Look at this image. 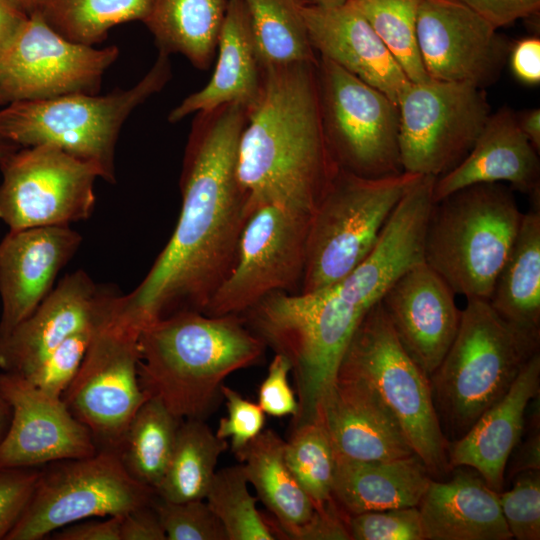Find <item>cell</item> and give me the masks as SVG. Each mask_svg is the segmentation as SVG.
Wrapping results in <instances>:
<instances>
[{
  "mask_svg": "<svg viewBox=\"0 0 540 540\" xmlns=\"http://www.w3.org/2000/svg\"><path fill=\"white\" fill-rule=\"evenodd\" d=\"M138 337L100 323L62 400L94 440L117 450L148 396L138 378Z\"/></svg>",
  "mask_w": 540,
  "mask_h": 540,
  "instance_id": "16",
  "label": "cell"
},
{
  "mask_svg": "<svg viewBox=\"0 0 540 540\" xmlns=\"http://www.w3.org/2000/svg\"><path fill=\"white\" fill-rule=\"evenodd\" d=\"M539 442V432H537L524 444L515 464L516 474L525 470H539Z\"/></svg>",
  "mask_w": 540,
  "mask_h": 540,
  "instance_id": "52",
  "label": "cell"
},
{
  "mask_svg": "<svg viewBox=\"0 0 540 540\" xmlns=\"http://www.w3.org/2000/svg\"><path fill=\"white\" fill-rule=\"evenodd\" d=\"M137 345L142 390L180 420H204L222 397L224 380L258 363L266 348L240 315L195 310L151 323Z\"/></svg>",
  "mask_w": 540,
  "mask_h": 540,
  "instance_id": "3",
  "label": "cell"
},
{
  "mask_svg": "<svg viewBox=\"0 0 540 540\" xmlns=\"http://www.w3.org/2000/svg\"><path fill=\"white\" fill-rule=\"evenodd\" d=\"M301 12L317 56L377 88L398 105L411 82L350 0L333 8L302 5Z\"/></svg>",
  "mask_w": 540,
  "mask_h": 540,
  "instance_id": "23",
  "label": "cell"
},
{
  "mask_svg": "<svg viewBox=\"0 0 540 540\" xmlns=\"http://www.w3.org/2000/svg\"><path fill=\"white\" fill-rule=\"evenodd\" d=\"M284 450L285 441L272 429H263L235 457L268 509V514H262L264 520L298 527L312 518L315 507L290 471Z\"/></svg>",
  "mask_w": 540,
  "mask_h": 540,
  "instance_id": "30",
  "label": "cell"
},
{
  "mask_svg": "<svg viewBox=\"0 0 540 540\" xmlns=\"http://www.w3.org/2000/svg\"><path fill=\"white\" fill-rule=\"evenodd\" d=\"M499 504L508 529L518 540L540 539L539 470L517 473L513 487L498 493Z\"/></svg>",
  "mask_w": 540,
  "mask_h": 540,
  "instance_id": "41",
  "label": "cell"
},
{
  "mask_svg": "<svg viewBox=\"0 0 540 540\" xmlns=\"http://www.w3.org/2000/svg\"><path fill=\"white\" fill-rule=\"evenodd\" d=\"M6 540H39L72 523L116 516L152 504L155 491L125 468L118 452L51 463Z\"/></svg>",
  "mask_w": 540,
  "mask_h": 540,
  "instance_id": "10",
  "label": "cell"
},
{
  "mask_svg": "<svg viewBox=\"0 0 540 540\" xmlns=\"http://www.w3.org/2000/svg\"><path fill=\"white\" fill-rule=\"evenodd\" d=\"M227 447V440L217 437L204 420H182L169 464L155 493L169 502L205 499L218 459Z\"/></svg>",
  "mask_w": 540,
  "mask_h": 540,
  "instance_id": "32",
  "label": "cell"
},
{
  "mask_svg": "<svg viewBox=\"0 0 540 540\" xmlns=\"http://www.w3.org/2000/svg\"><path fill=\"white\" fill-rule=\"evenodd\" d=\"M284 456L316 510H325L335 502L332 496L335 455L320 418L293 427L289 440L285 441Z\"/></svg>",
  "mask_w": 540,
  "mask_h": 540,
  "instance_id": "36",
  "label": "cell"
},
{
  "mask_svg": "<svg viewBox=\"0 0 540 540\" xmlns=\"http://www.w3.org/2000/svg\"><path fill=\"white\" fill-rule=\"evenodd\" d=\"M311 215L262 204L248 215L228 276L202 313L242 315L264 297L301 285Z\"/></svg>",
  "mask_w": 540,
  "mask_h": 540,
  "instance_id": "13",
  "label": "cell"
},
{
  "mask_svg": "<svg viewBox=\"0 0 540 540\" xmlns=\"http://www.w3.org/2000/svg\"><path fill=\"white\" fill-rule=\"evenodd\" d=\"M181 422L161 401L148 397L116 450L131 476L154 491L169 464Z\"/></svg>",
  "mask_w": 540,
  "mask_h": 540,
  "instance_id": "33",
  "label": "cell"
},
{
  "mask_svg": "<svg viewBox=\"0 0 540 540\" xmlns=\"http://www.w3.org/2000/svg\"><path fill=\"white\" fill-rule=\"evenodd\" d=\"M246 108L229 103L197 112L184 153L181 210L150 270L118 294L107 323L135 335L182 310L203 312L235 261L249 215L237 160Z\"/></svg>",
  "mask_w": 540,
  "mask_h": 540,
  "instance_id": "1",
  "label": "cell"
},
{
  "mask_svg": "<svg viewBox=\"0 0 540 540\" xmlns=\"http://www.w3.org/2000/svg\"><path fill=\"white\" fill-rule=\"evenodd\" d=\"M431 479L416 454L390 460L335 456L332 496L347 515L415 507Z\"/></svg>",
  "mask_w": 540,
  "mask_h": 540,
  "instance_id": "28",
  "label": "cell"
},
{
  "mask_svg": "<svg viewBox=\"0 0 540 540\" xmlns=\"http://www.w3.org/2000/svg\"><path fill=\"white\" fill-rule=\"evenodd\" d=\"M229 0H153L144 21L160 52L179 53L200 70L209 68Z\"/></svg>",
  "mask_w": 540,
  "mask_h": 540,
  "instance_id": "31",
  "label": "cell"
},
{
  "mask_svg": "<svg viewBox=\"0 0 540 540\" xmlns=\"http://www.w3.org/2000/svg\"><path fill=\"white\" fill-rule=\"evenodd\" d=\"M11 420V409L0 395V444L5 437Z\"/></svg>",
  "mask_w": 540,
  "mask_h": 540,
  "instance_id": "53",
  "label": "cell"
},
{
  "mask_svg": "<svg viewBox=\"0 0 540 540\" xmlns=\"http://www.w3.org/2000/svg\"><path fill=\"white\" fill-rule=\"evenodd\" d=\"M263 67L317 62L299 0H242Z\"/></svg>",
  "mask_w": 540,
  "mask_h": 540,
  "instance_id": "34",
  "label": "cell"
},
{
  "mask_svg": "<svg viewBox=\"0 0 540 540\" xmlns=\"http://www.w3.org/2000/svg\"><path fill=\"white\" fill-rule=\"evenodd\" d=\"M316 73L323 130L339 168L365 178L404 172L398 105L325 57Z\"/></svg>",
  "mask_w": 540,
  "mask_h": 540,
  "instance_id": "11",
  "label": "cell"
},
{
  "mask_svg": "<svg viewBox=\"0 0 540 540\" xmlns=\"http://www.w3.org/2000/svg\"><path fill=\"white\" fill-rule=\"evenodd\" d=\"M17 148L19 147L14 144L0 140V161L4 159L7 155H9L11 152L15 151Z\"/></svg>",
  "mask_w": 540,
  "mask_h": 540,
  "instance_id": "56",
  "label": "cell"
},
{
  "mask_svg": "<svg viewBox=\"0 0 540 540\" xmlns=\"http://www.w3.org/2000/svg\"><path fill=\"white\" fill-rule=\"evenodd\" d=\"M247 484L241 463L223 468L216 471L204 500L222 523L228 540H274Z\"/></svg>",
  "mask_w": 540,
  "mask_h": 540,
  "instance_id": "38",
  "label": "cell"
},
{
  "mask_svg": "<svg viewBox=\"0 0 540 540\" xmlns=\"http://www.w3.org/2000/svg\"><path fill=\"white\" fill-rule=\"evenodd\" d=\"M335 456L390 460L415 454L395 415L366 379L338 371L319 407Z\"/></svg>",
  "mask_w": 540,
  "mask_h": 540,
  "instance_id": "22",
  "label": "cell"
},
{
  "mask_svg": "<svg viewBox=\"0 0 540 540\" xmlns=\"http://www.w3.org/2000/svg\"><path fill=\"white\" fill-rule=\"evenodd\" d=\"M540 389V352L524 366L507 393L486 410L459 439L448 444L450 468H473L497 493L524 427L525 412Z\"/></svg>",
  "mask_w": 540,
  "mask_h": 540,
  "instance_id": "25",
  "label": "cell"
},
{
  "mask_svg": "<svg viewBox=\"0 0 540 540\" xmlns=\"http://www.w3.org/2000/svg\"><path fill=\"white\" fill-rule=\"evenodd\" d=\"M364 315L330 288L311 293L275 292L240 315L265 346L290 363L299 406L293 427L317 418Z\"/></svg>",
  "mask_w": 540,
  "mask_h": 540,
  "instance_id": "6",
  "label": "cell"
},
{
  "mask_svg": "<svg viewBox=\"0 0 540 540\" xmlns=\"http://www.w3.org/2000/svg\"><path fill=\"white\" fill-rule=\"evenodd\" d=\"M492 27L511 24L520 18H526L538 13L540 0H458Z\"/></svg>",
  "mask_w": 540,
  "mask_h": 540,
  "instance_id": "46",
  "label": "cell"
},
{
  "mask_svg": "<svg viewBox=\"0 0 540 540\" xmlns=\"http://www.w3.org/2000/svg\"><path fill=\"white\" fill-rule=\"evenodd\" d=\"M97 326L85 328L68 337L36 368L22 377L44 393L62 398L80 368Z\"/></svg>",
  "mask_w": 540,
  "mask_h": 540,
  "instance_id": "39",
  "label": "cell"
},
{
  "mask_svg": "<svg viewBox=\"0 0 540 540\" xmlns=\"http://www.w3.org/2000/svg\"><path fill=\"white\" fill-rule=\"evenodd\" d=\"M539 348L540 332L508 322L486 300H467L456 337L429 376L433 405L448 442L462 437L507 393Z\"/></svg>",
  "mask_w": 540,
  "mask_h": 540,
  "instance_id": "4",
  "label": "cell"
},
{
  "mask_svg": "<svg viewBox=\"0 0 540 540\" xmlns=\"http://www.w3.org/2000/svg\"><path fill=\"white\" fill-rule=\"evenodd\" d=\"M418 509L425 540L513 538L498 493L480 475L459 472L447 481L431 479Z\"/></svg>",
  "mask_w": 540,
  "mask_h": 540,
  "instance_id": "26",
  "label": "cell"
},
{
  "mask_svg": "<svg viewBox=\"0 0 540 540\" xmlns=\"http://www.w3.org/2000/svg\"><path fill=\"white\" fill-rule=\"evenodd\" d=\"M398 108L403 171L436 178L466 157L491 114L483 88L433 79L411 82Z\"/></svg>",
  "mask_w": 540,
  "mask_h": 540,
  "instance_id": "12",
  "label": "cell"
},
{
  "mask_svg": "<svg viewBox=\"0 0 540 540\" xmlns=\"http://www.w3.org/2000/svg\"><path fill=\"white\" fill-rule=\"evenodd\" d=\"M338 371L371 383L431 476L443 477L451 470L449 442L433 405L429 377L400 344L380 302L360 321Z\"/></svg>",
  "mask_w": 540,
  "mask_h": 540,
  "instance_id": "9",
  "label": "cell"
},
{
  "mask_svg": "<svg viewBox=\"0 0 540 540\" xmlns=\"http://www.w3.org/2000/svg\"><path fill=\"white\" fill-rule=\"evenodd\" d=\"M115 288L95 283L84 271L65 275L36 309L0 339V369L25 376L68 337L107 317Z\"/></svg>",
  "mask_w": 540,
  "mask_h": 540,
  "instance_id": "19",
  "label": "cell"
},
{
  "mask_svg": "<svg viewBox=\"0 0 540 540\" xmlns=\"http://www.w3.org/2000/svg\"><path fill=\"white\" fill-rule=\"evenodd\" d=\"M290 372L288 360L275 354L258 391L257 403L265 414L273 417L297 416L299 406L288 381Z\"/></svg>",
  "mask_w": 540,
  "mask_h": 540,
  "instance_id": "45",
  "label": "cell"
},
{
  "mask_svg": "<svg viewBox=\"0 0 540 540\" xmlns=\"http://www.w3.org/2000/svg\"><path fill=\"white\" fill-rule=\"evenodd\" d=\"M412 83L427 81L417 44L419 0H350Z\"/></svg>",
  "mask_w": 540,
  "mask_h": 540,
  "instance_id": "37",
  "label": "cell"
},
{
  "mask_svg": "<svg viewBox=\"0 0 540 540\" xmlns=\"http://www.w3.org/2000/svg\"><path fill=\"white\" fill-rule=\"evenodd\" d=\"M523 212L504 183L462 188L435 201L424 260L456 295L488 301L518 234Z\"/></svg>",
  "mask_w": 540,
  "mask_h": 540,
  "instance_id": "5",
  "label": "cell"
},
{
  "mask_svg": "<svg viewBox=\"0 0 540 540\" xmlns=\"http://www.w3.org/2000/svg\"><path fill=\"white\" fill-rule=\"evenodd\" d=\"M348 0H299L304 6L333 8L345 4Z\"/></svg>",
  "mask_w": 540,
  "mask_h": 540,
  "instance_id": "54",
  "label": "cell"
},
{
  "mask_svg": "<svg viewBox=\"0 0 540 540\" xmlns=\"http://www.w3.org/2000/svg\"><path fill=\"white\" fill-rule=\"evenodd\" d=\"M167 540H228L225 529L204 499L154 504Z\"/></svg>",
  "mask_w": 540,
  "mask_h": 540,
  "instance_id": "40",
  "label": "cell"
},
{
  "mask_svg": "<svg viewBox=\"0 0 540 540\" xmlns=\"http://www.w3.org/2000/svg\"><path fill=\"white\" fill-rule=\"evenodd\" d=\"M153 0H41L37 12L60 35L93 46L121 23L144 21Z\"/></svg>",
  "mask_w": 540,
  "mask_h": 540,
  "instance_id": "35",
  "label": "cell"
},
{
  "mask_svg": "<svg viewBox=\"0 0 540 540\" xmlns=\"http://www.w3.org/2000/svg\"><path fill=\"white\" fill-rule=\"evenodd\" d=\"M508 322L540 332V198L530 200L487 301Z\"/></svg>",
  "mask_w": 540,
  "mask_h": 540,
  "instance_id": "29",
  "label": "cell"
},
{
  "mask_svg": "<svg viewBox=\"0 0 540 540\" xmlns=\"http://www.w3.org/2000/svg\"><path fill=\"white\" fill-rule=\"evenodd\" d=\"M28 17L18 0H0V53L14 40Z\"/></svg>",
  "mask_w": 540,
  "mask_h": 540,
  "instance_id": "50",
  "label": "cell"
},
{
  "mask_svg": "<svg viewBox=\"0 0 540 540\" xmlns=\"http://www.w3.org/2000/svg\"><path fill=\"white\" fill-rule=\"evenodd\" d=\"M26 12L30 15L36 12L39 8L41 0H18Z\"/></svg>",
  "mask_w": 540,
  "mask_h": 540,
  "instance_id": "55",
  "label": "cell"
},
{
  "mask_svg": "<svg viewBox=\"0 0 540 540\" xmlns=\"http://www.w3.org/2000/svg\"><path fill=\"white\" fill-rule=\"evenodd\" d=\"M81 242L70 226L9 230L0 242V339L49 294Z\"/></svg>",
  "mask_w": 540,
  "mask_h": 540,
  "instance_id": "21",
  "label": "cell"
},
{
  "mask_svg": "<svg viewBox=\"0 0 540 540\" xmlns=\"http://www.w3.org/2000/svg\"><path fill=\"white\" fill-rule=\"evenodd\" d=\"M222 397L226 401L227 417L219 420L216 436L231 440L236 455L264 429L265 413L254 403L242 397L236 390L222 385Z\"/></svg>",
  "mask_w": 540,
  "mask_h": 540,
  "instance_id": "43",
  "label": "cell"
},
{
  "mask_svg": "<svg viewBox=\"0 0 540 540\" xmlns=\"http://www.w3.org/2000/svg\"><path fill=\"white\" fill-rule=\"evenodd\" d=\"M118 55L116 46L98 49L68 40L36 11L0 53V105L97 94Z\"/></svg>",
  "mask_w": 540,
  "mask_h": 540,
  "instance_id": "15",
  "label": "cell"
},
{
  "mask_svg": "<svg viewBox=\"0 0 540 540\" xmlns=\"http://www.w3.org/2000/svg\"><path fill=\"white\" fill-rule=\"evenodd\" d=\"M39 474L34 468L0 470V540H6L25 511Z\"/></svg>",
  "mask_w": 540,
  "mask_h": 540,
  "instance_id": "44",
  "label": "cell"
},
{
  "mask_svg": "<svg viewBox=\"0 0 540 540\" xmlns=\"http://www.w3.org/2000/svg\"><path fill=\"white\" fill-rule=\"evenodd\" d=\"M0 169V220L9 230L70 226L94 211L99 171L54 146L17 148Z\"/></svg>",
  "mask_w": 540,
  "mask_h": 540,
  "instance_id": "14",
  "label": "cell"
},
{
  "mask_svg": "<svg viewBox=\"0 0 540 540\" xmlns=\"http://www.w3.org/2000/svg\"><path fill=\"white\" fill-rule=\"evenodd\" d=\"M513 75L527 85L540 83V39L536 36L517 41L510 51Z\"/></svg>",
  "mask_w": 540,
  "mask_h": 540,
  "instance_id": "49",
  "label": "cell"
},
{
  "mask_svg": "<svg viewBox=\"0 0 540 540\" xmlns=\"http://www.w3.org/2000/svg\"><path fill=\"white\" fill-rule=\"evenodd\" d=\"M0 395L11 420L0 444V470L88 457L97 452L93 435L68 409L24 377L0 373Z\"/></svg>",
  "mask_w": 540,
  "mask_h": 540,
  "instance_id": "18",
  "label": "cell"
},
{
  "mask_svg": "<svg viewBox=\"0 0 540 540\" xmlns=\"http://www.w3.org/2000/svg\"><path fill=\"white\" fill-rule=\"evenodd\" d=\"M520 129L535 149L540 151V109L533 108L517 114Z\"/></svg>",
  "mask_w": 540,
  "mask_h": 540,
  "instance_id": "51",
  "label": "cell"
},
{
  "mask_svg": "<svg viewBox=\"0 0 540 540\" xmlns=\"http://www.w3.org/2000/svg\"><path fill=\"white\" fill-rule=\"evenodd\" d=\"M423 175L365 178L339 168L313 212L300 293L328 288L372 251L393 210Z\"/></svg>",
  "mask_w": 540,
  "mask_h": 540,
  "instance_id": "8",
  "label": "cell"
},
{
  "mask_svg": "<svg viewBox=\"0 0 540 540\" xmlns=\"http://www.w3.org/2000/svg\"><path fill=\"white\" fill-rule=\"evenodd\" d=\"M316 66L263 67L238 149L249 214L259 205L277 204L312 216L339 170L323 130Z\"/></svg>",
  "mask_w": 540,
  "mask_h": 540,
  "instance_id": "2",
  "label": "cell"
},
{
  "mask_svg": "<svg viewBox=\"0 0 540 540\" xmlns=\"http://www.w3.org/2000/svg\"><path fill=\"white\" fill-rule=\"evenodd\" d=\"M120 516L81 520L56 530L57 540H120Z\"/></svg>",
  "mask_w": 540,
  "mask_h": 540,
  "instance_id": "47",
  "label": "cell"
},
{
  "mask_svg": "<svg viewBox=\"0 0 540 540\" xmlns=\"http://www.w3.org/2000/svg\"><path fill=\"white\" fill-rule=\"evenodd\" d=\"M482 183H507L530 199L540 198L539 152L520 129L516 113L508 107L491 113L466 157L436 178L433 200Z\"/></svg>",
  "mask_w": 540,
  "mask_h": 540,
  "instance_id": "24",
  "label": "cell"
},
{
  "mask_svg": "<svg viewBox=\"0 0 540 540\" xmlns=\"http://www.w3.org/2000/svg\"><path fill=\"white\" fill-rule=\"evenodd\" d=\"M170 78L169 55L159 51L148 73L129 89L6 105L0 110V140L18 147L54 146L93 165L100 178L114 183L121 127L131 112L159 92Z\"/></svg>",
  "mask_w": 540,
  "mask_h": 540,
  "instance_id": "7",
  "label": "cell"
},
{
  "mask_svg": "<svg viewBox=\"0 0 540 540\" xmlns=\"http://www.w3.org/2000/svg\"><path fill=\"white\" fill-rule=\"evenodd\" d=\"M346 527L354 540H425L418 506L347 515Z\"/></svg>",
  "mask_w": 540,
  "mask_h": 540,
  "instance_id": "42",
  "label": "cell"
},
{
  "mask_svg": "<svg viewBox=\"0 0 540 540\" xmlns=\"http://www.w3.org/2000/svg\"><path fill=\"white\" fill-rule=\"evenodd\" d=\"M416 35L425 71L437 81L484 89L508 53L497 29L458 0H419Z\"/></svg>",
  "mask_w": 540,
  "mask_h": 540,
  "instance_id": "17",
  "label": "cell"
},
{
  "mask_svg": "<svg viewBox=\"0 0 540 540\" xmlns=\"http://www.w3.org/2000/svg\"><path fill=\"white\" fill-rule=\"evenodd\" d=\"M456 294L425 262L400 276L380 303L407 354L429 377L442 362L459 329Z\"/></svg>",
  "mask_w": 540,
  "mask_h": 540,
  "instance_id": "20",
  "label": "cell"
},
{
  "mask_svg": "<svg viewBox=\"0 0 540 540\" xmlns=\"http://www.w3.org/2000/svg\"><path fill=\"white\" fill-rule=\"evenodd\" d=\"M216 52L212 77L202 89L187 96L169 113L170 123L229 103H238L247 109L258 97L264 68L242 0H229Z\"/></svg>",
  "mask_w": 540,
  "mask_h": 540,
  "instance_id": "27",
  "label": "cell"
},
{
  "mask_svg": "<svg viewBox=\"0 0 540 540\" xmlns=\"http://www.w3.org/2000/svg\"><path fill=\"white\" fill-rule=\"evenodd\" d=\"M150 505L120 516V540H167L158 515Z\"/></svg>",
  "mask_w": 540,
  "mask_h": 540,
  "instance_id": "48",
  "label": "cell"
}]
</instances>
